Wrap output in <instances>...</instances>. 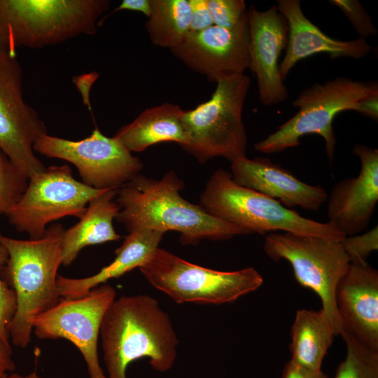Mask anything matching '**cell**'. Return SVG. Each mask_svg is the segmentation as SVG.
I'll return each mask as SVG.
<instances>
[{"mask_svg": "<svg viewBox=\"0 0 378 378\" xmlns=\"http://www.w3.org/2000/svg\"><path fill=\"white\" fill-rule=\"evenodd\" d=\"M350 263H363L370 254L378 250V227L363 234L346 236L342 242Z\"/></svg>", "mask_w": 378, "mask_h": 378, "instance_id": "cell-30", "label": "cell"}, {"mask_svg": "<svg viewBox=\"0 0 378 378\" xmlns=\"http://www.w3.org/2000/svg\"><path fill=\"white\" fill-rule=\"evenodd\" d=\"M15 369V363L12 358V349L9 342L0 337V378H5L8 372Z\"/></svg>", "mask_w": 378, "mask_h": 378, "instance_id": "cell-33", "label": "cell"}, {"mask_svg": "<svg viewBox=\"0 0 378 378\" xmlns=\"http://www.w3.org/2000/svg\"><path fill=\"white\" fill-rule=\"evenodd\" d=\"M165 232L141 230L129 233L122 244L115 251V257L97 274L81 279L57 276V285L63 298L73 299L87 295L92 288L140 267L159 248Z\"/></svg>", "mask_w": 378, "mask_h": 378, "instance_id": "cell-20", "label": "cell"}, {"mask_svg": "<svg viewBox=\"0 0 378 378\" xmlns=\"http://www.w3.org/2000/svg\"><path fill=\"white\" fill-rule=\"evenodd\" d=\"M177 104L163 103L143 111L132 122L122 126L113 137L130 152H141L161 142H176L181 147L188 139Z\"/></svg>", "mask_w": 378, "mask_h": 378, "instance_id": "cell-22", "label": "cell"}, {"mask_svg": "<svg viewBox=\"0 0 378 378\" xmlns=\"http://www.w3.org/2000/svg\"><path fill=\"white\" fill-rule=\"evenodd\" d=\"M25 176L0 150V217L10 211L28 185Z\"/></svg>", "mask_w": 378, "mask_h": 378, "instance_id": "cell-26", "label": "cell"}, {"mask_svg": "<svg viewBox=\"0 0 378 378\" xmlns=\"http://www.w3.org/2000/svg\"><path fill=\"white\" fill-rule=\"evenodd\" d=\"M342 332L378 351V272L366 262L350 263L335 290ZM340 333V334H341Z\"/></svg>", "mask_w": 378, "mask_h": 378, "instance_id": "cell-17", "label": "cell"}, {"mask_svg": "<svg viewBox=\"0 0 378 378\" xmlns=\"http://www.w3.org/2000/svg\"><path fill=\"white\" fill-rule=\"evenodd\" d=\"M365 116H368L375 121L378 120V94L369 96L363 99L358 111Z\"/></svg>", "mask_w": 378, "mask_h": 378, "instance_id": "cell-35", "label": "cell"}, {"mask_svg": "<svg viewBox=\"0 0 378 378\" xmlns=\"http://www.w3.org/2000/svg\"><path fill=\"white\" fill-rule=\"evenodd\" d=\"M281 378H328V376L321 370L311 371L290 360L286 363Z\"/></svg>", "mask_w": 378, "mask_h": 378, "instance_id": "cell-32", "label": "cell"}, {"mask_svg": "<svg viewBox=\"0 0 378 378\" xmlns=\"http://www.w3.org/2000/svg\"><path fill=\"white\" fill-rule=\"evenodd\" d=\"M249 27L247 14L232 29L212 25L189 33L172 54L211 82L224 76L244 74L249 67Z\"/></svg>", "mask_w": 378, "mask_h": 378, "instance_id": "cell-14", "label": "cell"}, {"mask_svg": "<svg viewBox=\"0 0 378 378\" xmlns=\"http://www.w3.org/2000/svg\"><path fill=\"white\" fill-rule=\"evenodd\" d=\"M105 190L77 181L67 164L52 165L29 179L24 192L6 216L18 232L38 239L50 222L66 216L80 218L89 202Z\"/></svg>", "mask_w": 378, "mask_h": 378, "instance_id": "cell-10", "label": "cell"}, {"mask_svg": "<svg viewBox=\"0 0 378 378\" xmlns=\"http://www.w3.org/2000/svg\"><path fill=\"white\" fill-rule=\"evenodd\" d=\"M249 67L255 75L259 99L265 106L284 102L288 96L280 71L279 58L286 48L288 24L276 6L264 11L253 5L248 9Z\"/></svg>", "mask_w": 378, "mask_h": 378, "instance_id": "cell-15", "label": "cell"}, {"mask_svg": "<svg viewBox=\"0 0 378 378\" xmlns=\"http://www.w3.org/2000/svg\"><path fill=\"white\" fill-rule=\"evenodd\" d=\"M214 25L232 29L247 14L244 0H206Z\"/></svg>", "mask_w": 378, "mask_h": 378, "instance_id": "cell-27", "label": "cell"}, {"mask_svg": "<svg viewBox=\"0 0 378 378\" xmlns=\"http://www.w3.org/2000/svg\"><path fill=\"white\" fill-rule=\"evenodd\" d=\"M5 378H41V377L36 373V372L34 371L25 376L20 375L17 373H13L10 375L7 374V376Z\"/></svg>", "mask_w": 378, "mask_h": 378, "instance_id": "cell-36", "label": "cell"}, {"mask_svg": "<svg viewBox=\"0 0 378 378\" xmlns=\"http://www.w3.org/2000/svg\"><path fill=\"white\" fill-rule=\"evenodd\" d=\"M146 279L176 303L220 304L255 291L263 279L253 267L223 272L189 262L158 248L140 267Z\"/></svg>", "mask_w": 378, "mask_h": 378, "instance_id": "cell-8", "label": "cell"}, {"mask_svg": "<svg viewBox=\"0 0 378 378\" xmlns=\"http://www.w3.org/2000/svg\"><path fill=\"white\" fill-rule=\"evenodd\" d=\"M329 2L338 7L350 21L359 38L365 39L374 36L377 29L370 15L357 0H330Z\"/></svg>", "mask_w": 378, "mask_h": 378, "instance_id": "cell-28", "label": "cell"}, {"mask_svg": "<svg viewBox=\"0 0 378 378\" xmlns=\"http://www.w3.org/2000/svg\"><path fill=\"white\" fill-rule=\"evenodd\" d=\"M151 13L145 28L152 43L170 50L189 34V0H150Z\"/></svg>", "mask_w": 378, "mask_h": 378, "instance_id": "cell-24", "label": "cell"}, {"mask_svg": "<svg viewBox=\"0 0 378 378\" xmlns=\"http://www.w3.org/2000/svg\"><path fill=\"white\" fill-rule=\"evenodd\" d=\"M232 180L279 201L285 207L300 206L316 211L328 200L326 190L307 184L266 158L246 157L231 162Z\"/></svg>", "mask_w": 378, "mask_h": 378, "instance_id": "cell-18", "label": "cell"}, {"mask_svg": "<svg viewBox=\"0 0 378 378\" xmlns=\"http://www.w3.org/2000/svg\"><path fill=\"white\" fill-rule=\"evenodd\" d=\"M336 335L323 309H302L291 328L290 360L311 371H321L323 360Z\"/></svg>", "mask_w": 378, "mask_h": 378, "instance_id": "cell-23", "label": "cell"}, {"mask_svg": "<svg viewBox=\"0 0 378 378\" xmlns=\"http://www.w3.org/2000/svg\"><path fill=\"white\" fill-rule=\"evenodd\" d=\"M352 152L360 160L359 174L336 183L328 200V222L346 237L367 229L378 202V149L356 144Z\"/></svg>", "mask_w": 378, "mask_h": 378, "instance_id": "cell-16", "label": "cell"}, {"mask_svg": "<svg viewBox=\"0 0 378 378\" xmlns=\"http://www.w3.org/2000/svg\"><path fill=\"white\" fill-rule=\"evenodd\" d=\"M200 205L210 215L248 230L321 237L342 242L346 236L335 226L305 218L275 199L236 183L230 172L215 171L200 196Z\"/></svg>", "mask_w": 378, "mask_h": 378, "instance_id": "cell-5", "label": "cell"}, {"mask_svg": "<svg viewBox=\"0 0 378 378\" xmlns=\"http://www.w3.org/2000/svg\"><path fill=\"white\" fill-rule=\"evenodd\" d=\"M190 6V23L189 33L201 31L212 25L206 0H189Z\"/></svg>", "mask_w": 378, "mask_h": 378, "instance_id": "cell-31", "label": "cell"}, {"mask_svg": "<svg viewBox=\"0 0 378 378\" xmlns=\"http://www.w3.org/2000/svg\"><path fill=\"white\" fill-rule=\"evenodd\" d=\"M183 188V181L173 170L159 180L138 174L117 189L115 202L120 211L115 219L129 233L141 230L177 231L183 245L251 234L183 199L180 195Z\"/></svg>", "mask_w": 378, "mask_h": 378, "instance_id": "cell-1", "label": "cell"}, {"mask_svg": "<svg viewBox=\"0 0 378 378\" xmlns=\"http://www.w3.org/2000/svg\"><path fill=\"white\" fill-rule=\"evenodd\" d=\"M267 255L275 261L287 260L297 281L321 298L322 309L336 335L342 332L335 303L337 286L346 272L349 258L342 242L287 232L267 234L263 243Z\"/></svg>", "mask_w": 378, "mask_h": 378, "instance_id": "cell-9", "label": "cell"}, {"mask_svg": "<svg viewBox=\"0 0 378 378\" xmlns=\"http://www.w3.org/2000/svg\"><path fill=\"white\" fill-rule=\"evenodd\" d=\"M35 153L68 161L78 169L82 182L96 189H118L131 181L144 167L115 138L98 128L79 141L44 134L34 144Z\"/></svg>", "mask_w": 378, "mask_h": 378, "instance_id": "cell-11", "label": "cell"}, {"mask_svg": "<svg viewBox=\"0 0 378 378\" xmlns=\"http://www.w3.org/2000/svg\"><path fill=\"white\" fill-rule=\"evenodd\" d=\"M100 335L107 378H126L133 361L148 358L155 370H170L178 340L169 315L148 295L115 299L103 318Z\"/></svg>", "mask_w": 378, "mask_h": 378, "instance_id": "cell-2", "label": "cell"}, {"mask_svg": "<svg viewBox=\"0 0 378 378\" xmlns=\"http://www.w3.org/2000/svg\"><path fill=\"white\" fill-rule=\"evenodd\" d=\"M122 10L141 12L148 18L151 13L150 0H123L111 14Z\"/></svg>", "mask_w": 378, "mask_h": 378, "instance_id": "cell-34", "label": "cell"}, {"mask_svg": "<svg viewBox=\"0 0 378 378\" xmlns=\"http://www.w3.org/2000/svg\"><path fill=\"white\" fill-rule=\"evenodd\" d=\"M115 296V290L105 283L83 297L62 298L35 318L33 331L39 339L69 340L83 355L90 378H107L99 361L97 342L103 318Z\"/></svg>", "mask_w": 378, "mask_h": 378, "instance_id": "cell-13", "label": "cell"}, {"mask_svg": "<svg viewBox=\"0 0 378 378\" xmlns=\"http://www.w3.org/2000/svg\"><path fill=\"white\" fill-rule=\"evenodd\" d=\"M22 78L16 56L0 46V150L29 179L46 168L33 146L47 130L24 99Z\"/></svg>", "mask_w": 378, "mask_h": 378, "instance_id": "cell-12", "label": "cell"}, {"mask_svg": "<svg viewBox=\"0 0 378 378\" xmlns=\"http://www.w3.org/2000/svg\"><path fill=\"white\" fill-rule=\"evenodd\" d=\"M117 189H106L93 197L79 221L65 230L62 239V265L68 267L85 247L118 241L113 220L120 211L114 200Z\"/></svg>", "mask_w": 378, "mask_h": 378, "instance_id": "cell-21", "label": "cell"}, {"mask_svg": "<svg viewBox=\"0 0 378 378\" xmlns=\"http://www.w3.org/2000/svg\"><path fill=\"white\" fill-rule=\"evenodd\" d=\"M276 7L288 24L286 51L279 64L284 81L299 61L313 55L324 53L331 59L346 57L359 59L372 50L364 38L341 41L326 34L306 18L299 0H278Z\"/></svg>", "mask_w": 378, "mask_h": 378, "instance_id": "cell-19", "label": "cell"}, {"mask_svg": "<svg viewBox=\"0 0 378 378\" xmlns=\"http://www.w3.org/2000/svg\"><path fill=\"white\" fill-rule=\"evenodd\" d=\"M8 259V251L0 242V270L6 265ZM16 308L15 292L0 275V337L6 342H9L10 339L8 327L15 314Z\"/></svg>", "mask_w": 378, "mask_h": 378, "instance_id": "cell-29", "label": "cell"}, {"mask_svg": "<svg viewBox=\"0 0 378 378\" xmlns=\"http://www.w3.org/2000/svg\"><path fill=\"white\" fill-rule=\"evenodd\" d=\"M374 94H378L377 81L339 76L322 84L314 83L293 101L298 111L275 132L255 143L254 148L263 153H279L300 145L302 136L316 134L325 141L331 165L337 144L332 127L335 117L344 111H358L360 102Z\"/></svg>", "mask_w": 378, "mask_h": 378, "instance_id": "cell-7", "label": "cell"}, {"mask_svg": "<svg viewBox=\"0 0 378 378\" xmlns=\"http://www.w3.org/2000/svg\"><path fill=\"white\" fill-rule=\"evenodd\" d=\"M108 0H0V46L41 48L94 35Z\"/></svg>", "mask_w": 378, "mask_h": 378, "instance_id": "cell-4", "label": "cell"}, {"mask_svg": "<svg viewBox=\"0 0 378 378\" xmlns=\"http://www.w3.org/2000/svg\"><path fill=\"white\" fill-rule=\"evenodd\" d=\"M216 83L209 100L183 111L181 115L188 139L181 148L201 164L216 157L232 162L246 154L248 139L242 111L250 78L244 74H232Z\"/></svg>", "mask_w": 378, "mask_h": 378, "instance_id": "cell-6", "label": "cell"}, {"mask_svg": "<svg viewBox=\"0 0 378 378\" xmlns=\"http://www.w3.org/2000/svg\"><path fill=\"white\" fill-rule=\"evenodd\" d=\"M346 354L334 378H378V351L365 346L351 335L342 332Z\"/></svg>", "mask_w": 378, "mask_h": 378, "instance_id": "cell-25", "label": "cell"}, {"mask_svg": "<svg viewBox=\"0 0 378 378\" xmlns=\"http://www.w3.org/2000/svg\"><path fill=\"white\" fill-rule=\"evenodd\" d=\"M64 228L59 223L47 227L38 239H16L0 233L8 259L0 275L16 296L15 314L8 330L13 344L26 348L30 343L36 317L60 300L57 271L62 265V239Z\"/></svg>", "mask_w": 378, "mask_h": 378, "instance_id": "cell-3", "label": "cell"}]
</instances>
